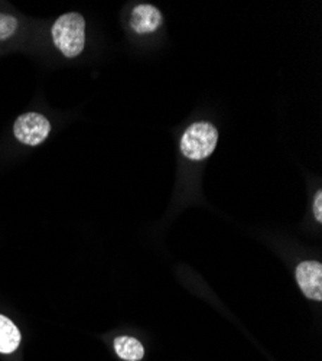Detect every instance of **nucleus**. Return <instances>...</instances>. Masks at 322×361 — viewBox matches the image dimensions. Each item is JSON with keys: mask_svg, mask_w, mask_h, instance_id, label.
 <instances>
[{"mask_svg": "<svg viewBox=\"0 0 322 361\" xmlns=\"http://www.w3.org/2000/svg\"><path fill=\"white\" fill-rule=\"evenodd\" d=\"M55 47L67 58L78 56L85 45V20L80 13H66L52 26Z\"/></svg>", "mask_w": 322, "mask_h": 361, "instance_id": "1", "label": "nucleus"}, {"mask_svg": "<svg viewBox=\"0 0 322 361\" xmlns=\"http://www.w3.org/2000/svg\"><path fill=\"white\" fill-rule=\"evenodd\" d=\"M218 140V132L209 122L192 123L181 137V152L191 161H202L213 155Z\"/></svg>", "mask_w": 322, "mask_h": 361, "instance_id": "2", "label": "nucleus"}, {"mask_svg": "<svg viewBox=\"0 0 322 361\" xmlns=\"http://www.w3.org/2000/svg\"><path fill=\"white\" fill-rule=\"evenodd\" d=\"M51 132L49 120L35 111L25 113L19 116L13 126L15 137L27 146H38L41 145Z\"/></svg>", "mask_w": 322, "mask_h": 361, "instance_id": "3", "label": "nucleus"}, {"mask_svg": "<svg viewBox=\"0 0 322 361\" xmlns=\"http://www.w3.org/2000/svg\"><path fill=\"white\" fill-rule=\"evenodd\" d=\"M297 282L304 295L312 300H322V264L306 260L297 267Z\"/></svg>", "mask_w": 322, "mask_h": 361, "instance_id": "4", "label": "nucleus"}, {"mask_svg": "<svg viewBox=\"0 0 322 361\" xmlns=\"http://www.w3.org/2000/svg\"><path fill=\"white\" fill-rule=\"evenodd\" d=\"M163 22L161 11L152 5H137L130 16V25L133 31L146 35L158 31Z\"/></svg>", "mask_w": 322, "mask_h": 361, "instance_id": "5", "label": "nucleus"}, {"mask_svg": "<svg viewBox=\"0 0 322 361\" xmlns=\"http://www.w3.org/2000/svg\"><path fill=\"white\" fill-rule=\"evenodd\" d=\"M20 344V333L16 325L6 317L0 315V353H13Z\"/></svg>", "mask_w": 322, "mask_h": 361, "instance_id": "6", "label": "nucleus"}, {"mask_svg": "<svg viewBox=\"0 0 322 361\" xmlns=\"http://www.w3.org/2000/svg\"><path fill=\"white\" fill-rule=\"evenodd\" d=\"M114 350L117 355L126 361H139L144 355L143 345L133 337H117L114 340Z\"/></svg>", "mask_w": 322, "mask_h": 361, "instance_id": "7", "label": "nucleus"}, {"mask_svg": "<svg viewBox=\"0 0 322 361\" xmlns=\"http://www.w3.org/2000/svg\"><path fill=\"white\" fill-rule=\"evenodd\" d=\"M18 29V19L11 15L0 13V41L11 38Z\"/></svg>", "mask_w": 322, "mask_h": 361, "instance_id": "8", "label": "nucleus"}, {"mask_svg": "<svg viewBox=\"0 0 322 361\" xmlns=\"http://www.w3.org/2000/svg\"><path fill=\"white\" fill-rule=\"evenodd\" d=\"M314 216L318 223L322 221V191H318L314 200Z\"/></svg>", "mask_w": 322, "mask_h": 361, "instance_id": "9", "label": "nucleus"}]
</instances>
